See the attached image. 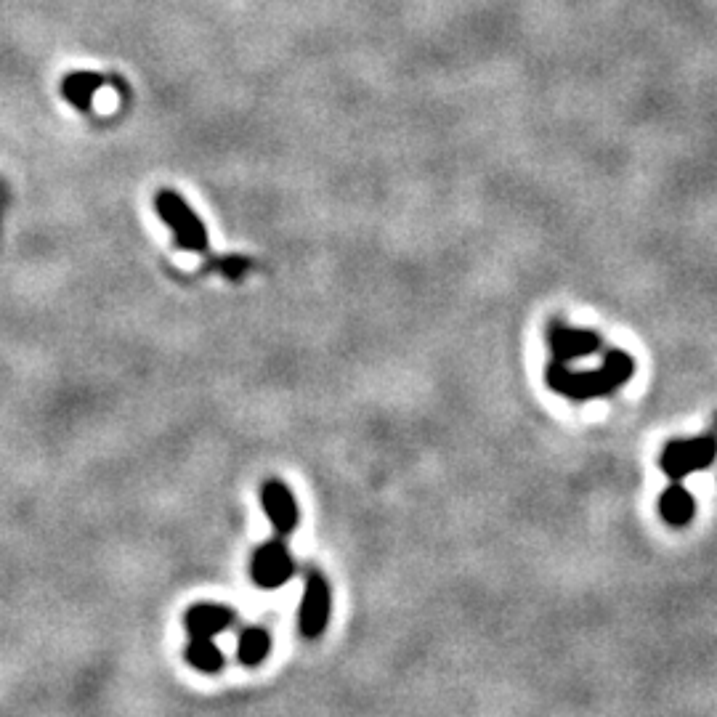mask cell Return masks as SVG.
<instances>
[{
  "label": "cell",
  "instance_id": "cell-1",
  "mask_svg": "<svg viewBox=\"0 0 717 717\" xmlns=\"http://www.w3.org/2000/svg\"><path fill=\"white\" fill-rule=\"evenodd\" d=\"M633 372V356L619 351V348H611V351H606L603 367H598V370L574 372L569 370V364L550 362L548 370H545V383H548L556 394L566 396V399L590 401L609 396L611 391L627 386L630 378H633Z\"/></svg>",
  "mask_w": 717,
  "mask_h": 717
},
{
  "label": "cell",
  "instance_id": "cell-2",
  "mask_svg": "<svg viewBox=\"0 0 717 717\" xmlns=\"http://www.w3.org/2000/svg\"><path fill=\"white\" fill-rule=\"evenodd\" d=\"M717 457V433H704L696 439H672L659 455V468L672 481H683L691 473L707 471Z\"/></svg>",
  "mask_w": 717,
  "mask_h": 717
},
{
  "label": "cell",
  "instance_id": "cell-3",
  "mask_svg": "<svg viewBox=\"0 0 717 717\" xmlns=\"http://www.w3.org/2000/svg\"><path fill=\"white\" fill-rule=\"evenodd\" d=\"M332 617V587L322 571L311 569L303 582L301 606H298V633L306 640H317L327 633Z\"/></svg>",
  "mask_w": 717,
  "mask_h": 717
},
{
  "label": "cell",
  "instance_id": "cell-4",
  "mask_svg": "<svg viewBox=\"0 0 717 717\" xmlns=\"http://www.w3.org/2000/svg\"><path fill=\"white\" fill-rule=\"evenodd\" d=\"M295 574V558L287 548L285 537H271L261 542L250 561V579L258 590H279Z\"/></svg>",
  "mask_w": 717,
  "mask_h": 717
},
{
  "label": "cell",
  "instance_id": "cell-5",
  "mask_svg": "<svg viewBox=\"0 0 717 717\" xmlns=\"http://www.w3.org/2000/svg\"><path fill=\"white\" fill-rule=\"evenodd\" d=\"M157 210H160L162 221L173 229L176 242L181 250L189 253H205L208 250V234L205 226L197 216H194L189 205H186L178 194L173 192H160L157 194Z\"/></svg>",
  "mask_w": 717,
  "mask_h": 717
},
{
  "label": "cell",
  "instance_id": "cell-6",
  "mask_svg": "<svg viewBox=\"0 0 717 717\" xmlns=\"http://www.w3.org/2000/svg\"><path fill=\"white\" fill-rule=\"evenodd\" d=\"M258 497H261V505L266 510V516H269L274 534L277 537H290L298 529V521H301V510H298L293 489L285 481H279V478H266L261 484Z\"/></svg>",
  "mask_w": 717,
  "mask_h": 717
},
{
  "label": "cell",
  "instance_id": "cell-7",
  "mask_svg": "<svg viewBox=\"0 0 717 717\" xmlns=\"http://www.w3.org/2000/svg\"><path fill=\"white\" fill-rule=\"evenodd\" d=\"M548 343L553 351V362L569 364L577 359H587V356L598 354L601 348V335L593 330H574L569 324L553 322L548 330Z\"/></svg>",
  "mask_w": 717,
  "mask_h": 717
},
{
  "label": "cell",
  "instance_id": "cell-8",
  "mask_svg": "<svg viewBox=\"0 0 717 717\" xmlns=\"http://www.w3.org/2000/svg\"><path fill=\"white\" fill-rule=\"evenodd\" d=\"M234 622H237V614L232 606L216 601L194 603L184 614V627L189 638H216L234 627Z\"/></svg>",
  "mask_w": 717,
  "mask_h": 717
},
{
  "label": "cell",
  "instance_id": "cell-9",
  "mask_svg": "<svg viewBox=\"0 0 717 717\" xmlns=\"http://www.w3.org/2000/svg\"><path fill=\"white\" fill-rule=\"evenodd\" d=\"M659 516L675 529H683L694 521L696 500L680 481H672L662 494H659Z\"/></svg>",
  "mask_w": 717,
  "mask_h": 717
},
{
  "label": "cell",
  "instance_id": "cell-10",
  "mask_svg": "<svg viewBox=\"0 0 717 717\" xmlns=\"http://www.w3.org/2000/svg\"><path fill=\"white\" fill-rule=\"evenodd\" d=\"M271 654V633L261 625H250L239 633L237 662L242 667H258Z\"/></svg>",
  "mask_w": 717,
  "mask_h": 717
},
{
  "label": "cell",
  "instance_id": "cell-11",
  "mask_svg": "<svg viewBox=\"0 0 717 717\" xmlns=\"http://www.w3.org/2000/svg\"><path fill=\"white\" fill-rule=\"evenodd\" d=\"M184 656L186 662L192 664L197 672H202V675H218L226 664L224 654L213 643V638H189Z\"/></svg>",
  "mask_w": 717,
  "mask_h": 717
},
{
  "label": "cell",
  "instance_id": "cell-12",
  "mask_svg": "<svg viewBox=\"0 0 717 717\" xmlns=\"http://www.w3.org/2000/svg\"><path fill=\"white\" fill-rule=\"evenodd\" d=\"M75 85H80V91H72V99L78 101L80 107H88V99H93V91H96L99 85H104V80L83 75V78L75 80Z\"/></svg>",
  "mask_w": 717,
  "mask_h": 717
}]
</instances>
